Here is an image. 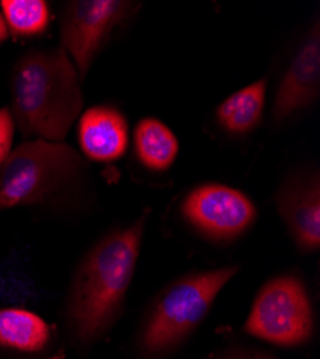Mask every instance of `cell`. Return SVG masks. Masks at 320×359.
<instances>
[{
	"mask_svg": "<svg viewBox=\"0 0 320 359\" xmlns=\"http://www.w3.org/2000/svg\"><path fill=\"white\" fill-rule=\"evenodd\" d=\"M145 217L106 234L81 260L65 311L68 329L78 344L98 341L118 318L141 250Z\"/></svg>",
	"mask_w": 320,
	"mask_h": 359,
	"instance_id": "cell-1",
	"label": "cell"
},
{
	"mask_svg": "<svg viewBox=\"0 0 320 359\" xmlns=\"http://www.w3.org/2000/svg\"><path fill=\"white\" fill-rule=\"evenodd\" d=\"M82 79L60 48L31 49L11 75V114L25 138L64 142L83 108Z\"/></svg>",
	"mask_w": 320,
	"mask_h": 359,
	"instance_id": "cell-2",
	"label": "cell"
},
{
	"mask_svg": "<svg viewBox=\"0 0 320 359\" xmlns=\"http://www.w3.org/2000/svg\"><path fill=\"white\" fill-rule=\"evenodd\" d=\"M83 167V157L67 142H22L0 167V210L48 201Z\"/></svg>",
	"mask_w": 320,
	"mask_h": 359,
	"instance_id": "cell-3",
	"label": "cell"
},
{
	"mask_svg": "<svg viewBox=\"0 0 320 359\" xmlns=\"http://www.w3.org/2000/svg\"><path fill=\"white\" fill-rule=\"evenodd\" d=\"M237 272V266H227L169 285L157 299L145 325V352L161 353L181 342L207 315L217 294Z\"/></svg>",
	"mask_w": 320,
	"mask_h": 359,
	"instance_id": "cell-4",
	"label": "cell"
},
{
	"mask_svg": "<svg viewBox=\"0 0 320 359\" xmlns=\"http://www.w3.org/2000/svg\"><path fill=\"white\" fill-rule=\"evenodd\" d=\"M244 329L274 345L305 344L313 332V311L303 283L293 276L266 283L256 297Z\"/></svg>",
	"mask_w": 320,
	"mask_h": 359,
	"instance_id": "cell-5",
	"label": "cell"
},
{
	"mask_svg": "<svg viewBox=\"0 0 320 359\" xmlns=\"http://www.w3.org/2000/svg\"><path fill=\"white\" fill-rule=\"evenodd\" d=\"M135 5L123 0H74L67 4L61 23V48L71 57L82 81L105 42Z\"/></svg>",
	"mask_w": 320,
	"mask_h": 359,
	"instance_id": "cell-6",
	"label": "cell"
},
{
	"mask_svg": "<svg viewBox=\"0 0 320 359\" xmlns=\"http://www.w3.org/2000/svg\"><path fill=\"white\" fill-rule=\"evenodd\" d=\"M183 215L209 237L230 241L251 226L257 210L250 198L236 189L204 184L186 197Z\"/></svg>",
	"mask_w": 320,
	"mask_h": 359,
	"instance_id": "cell-7",
	"label": "cell"
},
{
	"mask_svg": "<svg viewBox=\"0 0 320 359\" xmlns=\"http://www.w3.org/2000/svg\"><path fill=\"white\" fill-rule=\"evenodd\" d=\"M320 94V29H310L290 62L277 89L273 119L276 123L307 108Z\"/></svg>",
	"mask_w": 320,
	"mask_h": 359,
	"instance_id": "cell-8",
	"label": "cell"
},
{
	"mask_svg": "<svg viewBox=\"0 0 320 359\" xmlns=\"http://www.w3.org/2000/svg\"><path fill=\"white\" fill-rule=\"evenodd\" d=\"M53 327L39 315L19 308L0 309V359H62Z\"/></svg>",
	"mask_w": 320,
	"mask_h": 359,
	"instance_id": "cell-9",
	"label": "cell"
},
{
	"mask_svg": "<svg viewBox=\"0 0 320 359\" xmlns=\"http://www.w3.org/2000/svg\"><path fill=\"white\" fill-rule=\"evenodd\" d=\"M277 207L290 233L303 250L320 245V186L319 175H298L281 187Z\"/></svg>",
	"mask_w": 320,
	"mask_h": 359,
	"instance_id": "cell-10",
	"label": "cell"
},
{
	"mask_svg": "<svg viewBox=\"0 0 320 359\" xmlns=\"http://www.w3.org/2000/svg\"><path fill=\"white\" fill-rule=\"evenodd\" d=\"M78 141L83 156L90 160H118L128 148L127 119L116 108L92 107L79 116Z\"/></svg>",
	"mask_w": 320,
	"mask_h": 359,
	"instance_id": "cell-11",
	"label": "cell"
},
{
	"mask_svg": "<svg viewBox=\"0 0 320 359\" xmlns=\"http://www.w3.org/2000/svg\"><path fill=\"white\" fill-rule=\"evenodd\" d=\"M134 148L138 160L154 171L169 168L179 156V140L157 118H144L134 131Z\"/></svg>",
	"mask_w": 320,
	"mask_h": 359,
	"instance_id": "cell-12",
	"label": "cell"
},
{
	"mask_svg": "<svg viewBox=\"0 0 320 359\" xmlns=\"http://www.w3.org/2000/svg\"><path fill=\"white\" fill-rule=\"evenodd\" d=\"M267 79H258L230 95L217 109V119L227 131L243 134L253 130L261 118Z\"/></svg>",
	"mask_w": 320,
	"mask_h": 359,
	"instance_id": "cell-13",
	"label": "cell"
},
{
	"mask_svg": "<svg viewBox=\"0 0 320 359\" xmlns=\"http://www.w3.org/2000/svg\"><path fill=\"white\" fill-rule=\"evenodd\" d=\"M4 19L16 36L42 34L49 25V6L43 0H4Z\"/></svg>",
	"mask_w": 320,
	"mask_h": 359,
	"instance_id": "cell-14",
	"label": "cell"
},
{
	"mask_svg": "<svg viewBox=\"0 0 320 359\" xmlns=\"http://www.w3.org/2000/svg\"><path fill=\"white\" fill-rule=\"evenodd\" d=\"M15 128L16 127L9 108H0V167L12 151Z\"/></svg>",
	"mask_w": 320,
	"mask_h": 359,
	"instance_id": "cell-15",
	"label": "cell"
},
{
	"mask_svg": "<svg viewBox=\"0 0 320 359\" xmlns=\"http://www.w3.org/2000/svg\"><path fill=\"white\" fill-rule=\"evenodd\" d=\"M6 38H8V26L2 13H0V42L6 41Z\"/></svg>",
	"mask_w": 320,
	"mask_h": 359,
	"instance_id": "cell-16",
	"label": "cell"
},
{
	"mask_svg": "<svg viewBox=\"0 0 320 359\" xmlns=\"http://www.w3.org/2000/svg\"><path fill=\"white\" fill-rule=\"evenodd\" d=\"M228 359H269L265 356H257V355H239V356H232Z\"/></svg>",
	"mask_w": 320,
	"mask_h": 359,
	"instance_id": "cell-17",
	"label": "cell"
}]
</instances>
